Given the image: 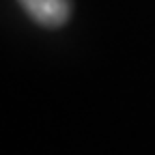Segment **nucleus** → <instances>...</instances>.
<instances>
[{"instance_id": "1", "label": "nucleus", "mask_w": 155, "mask_h": 155, "mask_svg": "<svg viewBox=\"0 0 155 155\" xmlns=\"http://www.w3.org/2000/svg\"><path fill=\"white\" fill-rule=\"evenodd\" d=\"M26 13L41 26H63L69 17V0H19Z\"/></svg>"}]
</instances>
